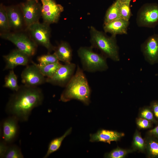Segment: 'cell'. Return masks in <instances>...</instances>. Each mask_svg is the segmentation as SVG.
<instances>
[{"label":"cell","mask_w":158,"mask_h":158,"mask_svg":"<svg viewBox=\"0 0 158 158\" xmlns=\"http://www.w3.org/2000/svg\"><path fill=\"white\" fill-rule=\"evenodd\" d=\"M91 93V89L83 70L77 65L76 72L65 87L60 99L64 102L76 99L88 105L90 102Z\"/></svg>","instance_id":"obj_2"},{"label":"cell","mask_w":158,"mask_h":158,"mask_svg":"<svg viewBox=\"0 0 158 158\" xmlns=\"http://www.w3.org/2000/svg\"><path fill=\"white\" fill-rule=\"evenodd\" d=\"M6 8L10 28H21L25 22L21 9L20 10L18 7L14 6L6 7Z\"/></svg>","instance_id":"obj_17"},{"label":"cell","mask_w":158,"mask_h":158,"mask_svg":"<svg viewBox=\"0 0 158 158\" xmlns=\"http://www.w3.org/2000/svg\"><path fill=\"white\" fill-rule=\"evenodd\" d=\"M129 21L119 18L104 24L103 29L105 32L109 33L112 35L127 34Z\"/></svg>","instance_id":"obj_16"},{"label":"cell","mask_w":158,"mask_h":158,"mask_svg":"<svg viewBox=\"0 0 158 158\" xmlns=\"http://www.w3.org/2000/svg\"><path fill=\"white\" fill-rule=\"evenodd\" d=\"M49 25L39 22L34 23L27 27L32 40L37 44L45 47L49 52L54 51L56 47L51 43L50 40L51 29Z\"/></svg>","instance_id":"obj_5"},{"label":"cell","mask_w":158,"mask_h":158,"mask_svg":"<svg viewBox=\"0 0 158 158\" xmlns=\"http://www.w3.org/2000/svg\"><path fill=\"white\" fill-rule=\"evenodd\" d=\"M150 107L154 116L158 121V101H154L151 103Z\"/></svg>","instance_id":"obj_32"},{"label":"cell","mask_w":158,"mask_h":158,"mask_svg":"<svg viewBox=\"0 0 158 158\" xmlns=\"http://www.w3.org/2000/svg\"><path fill=\"white\" fill-rule=\"evenodd\" d=\"M146 151L147 156L150 158H158V139L148 135L145 138Z\"/></svg>","instance_id":"obj_19"},{"label":"cell","mask_w":158,"mask_h":158,"mask_svg":"<svg viewBox=\"0 0 158 158\" xmlns=\"http://www.w3.org/2000/svg\"><path fill=\"white\" fill-rule=\"evenodd\" d=\"M54 53L59 60L65 63L71 62L72 56V50L69 44L66 42H61L54 50Z\"/></svg>","instance_id":"obj_18"},{"label":"cell","mask_w":158,"mask_h":158,"mask_svg":"<svg viewBox=\"0 0 158 158\" xmlns=\"http://www.w3.org/2000/svg\"><path fill=\"white\" fill-rule=\"evenodd\" d=\"M35 64L42 73L45 77L48 78L53 76L62 64L59 62L45 65H41L36 63Z\"/></svg>","instance_id":"obj_24"},{"label":"cell","mask_w":158,"mask_h":158,"mask_svg":"<svg viewBox=\"0 0 158 158\" xmlns=\"http://www.w3.org/2000/svg\"><path fill=\"white\" fill-rule=\"evenodd\" d=\"M76 67V65L71 62L61 64L53 76L46 78V83L65 87L74 75Z\"/></svg>","instance_id":"obj_8"},{"label":"cell","mask_w":158,"mask_h":158,"mask_svg":"<svg viewBox=\"0 0 158 158\" xmlns=\"http://www.w3.org/2000/svg\"><path fill=\"white\" fill-rule=\"evenodd\" d=\"M42 3V15L44 22L50 24L56 23L59 20L63 7L54 0H40Z\"/></svg>","instance_id":"obj_10"},{"label":"cell","mask_w":158,"mask_h":158,"mask_svg":"<svg viewBox=\"0 0 158 158\" xmlns=\"http://www.w3.org/2000/svg\"><path fill=\"white\" fill-rule=\"evenodd\" d=\"M136 123L137 126L140 129H147L152 126V122L151 121L142 118L138 117L137 118Z\"/></svg>","instance_id":"obj_31"},{"label":"cell","mask_w":158,"mask_h":158,"mask_svg":"<svg viewBox=\"0 0 158 158\" xmlns=\"http://www.w3.org/2000/svg\"><path fill=\"white\" fill-rule=\"evenodd\" d=\"M4 158H23L24 156L20 148L15 145H8Z\"/></svg>","instance_id":"obj_27"},{"label":"cell","mask_w":158,"mask_h":158,"mask_svg":"<svg viewBox=\"0 0 158 158\" xmlns=\"http://www.w3.org/2000/svg\"><path fill=\"white\" fill-rule=\"evenodd\" d=\"M132 146V149L135 151L144 152L146 151L145 139L142 138L140 132L137 130H135L134 134Z\"/></svg>","instance_id":"obj_22"},{"label":"cell","mask_w":158,"mask_h":158,"mask_svg":"<svg viewBox=\"0 0 158 158\" xmlns=\"http://www.w3.org/2000/svg\"><path fill=\"white\" fill-rule=\"evenodd\" d=\"M28 65L22 71L21 77L24 85L30 87H37L46 83V78L42 73L35 63Z\"/></svg>","instance_id":"obj_11"},{"label":"cell","mask_w":158,"mask_h":158,"mask_svg":"<svg viewBox=\"0 0 158 158\" xmlns=\"http://www.w3.org/2000/svg\"><path fill=\"white\" fill-rule=\"evenodd\" d=\"M121 3H130L131 0H119Z\"/></svg>","instance_id":"obj_35"},{"label":"cell","mask_w":158,"mask_h":158,"mask_svg":"<svg viewBox=\"0 0 158 158\" xmlns=\"http://www.w3.org/2000/svg\"><path fill=\"white\" fill-rule=\"evenodd\" d=\"M20 86L18 84L17 77L13 69L11 70L5 78L3 87L16 91L18 90Z\"/></svg>","instance_id":"obj_23"},{"label":"cell","mask_w":158,"mask_h":158,"mask_svg":"<svg viewBox=\"0 0 158 158\" xmlns=\"http://www.w3.org/2000/svg\"><path fill=\"white\" fill-rule=\"evenodd\" d=\"M3 57L6 64L4 70H12L18 66H27L30 60V57L18 49H14Z\"/></svg>","instance_id":"obj_14"},{"label":"cell","mask_w":158,"mask_h":158,"mask_svg":"<svg viewBox=\"0 0 158 158\" xmlns=\"http://www.w3.org/2000/svg\"><path fill=\"white\" fill-rule=\"evenodd\" d=\"M19 6L27 27L39 22L42 15V5L38 0H27Z\"/></svg>","instance_id":"obj_9"},{"label":"cell","mask_w":158,"mask_h":158,"mask_svg":"<svg viewBox=\"0 0 158 158\" xmlns=\"http://www.w3.org/2000/svg\"><path fill=\"white\" fill-rule=\"evenodd\" d=\"M83 70L90 72L102 71L108 68L106 58L102 54L95 52L92 47H81L77 51Z\"/></svg>","instance_id":"obj_4"},{"label":"cell","mask_w":158,"mask_h":158,"mask_svg":"<svg viewBox=\"0 0 158 158\" xmlns=\"http://www.w3.org/2000/svg\"><path fill=\"white\" fill-rule=\"evenodd\" d=\"M18 121L16 117L10 116L2 123V141L7 144L13 142L18 135L19 130Z\"/></svg>","instance_id":"obj_13"},{"label":"cell","mask_w":158,"mask_h":158,"mask_svg":"<svg viewBox=\"0 0 158 158\" xmlns=\"http://www.w3.org/2000/svg\"><path fill=\"white\" fill-rule=\"evenodd\" d=\"M0 28L4 32H7L10 29L6 7L2 4L0 6Z\"/></svg>","instance_id":"obj_26"},{"label":"cell","mask_w":158,"mask_h":158,"mask_svg":"<svg viewBox=\"0 0 158 158\" xmlns=\"http://www.w3.org/2000/svg\"><path fill=\"white\" fill-rule=\"evenodd\" d=\"M135 152L133 149H125L118 147L105 153L104 157L106 158H124L128 154Z\"/></svg>","instance_id":"obj_25"},{"label":"cell","mask_w":158,"mask_h":158,"mask_svg":"<svg viewBox=\"0 0 158 158\" xmlns=\"http://www.w3.org/2000/svg\"><path fill=\"white\" fill-rule=\"evenodd\" d=\"M130 4V3L120 2V6L121 18L128 21H129L132 15Z\"/></svg>","instance_id":"obj_30"},{"label":"cell","mask_w":158,"mask_h":158,"mask_svg":"<svg viewBox=\"0 0 158 158\" xmlns=\"http://www.w3.org/2000/svg\"><path fill=\"white\" fill-rule=\"evenodd\" d=\"M8 145L7 144L3 141L0 143V157L4 158L5 153L7 149Z\"/></svg>","instance_id":"obj_33"},{"label":"cell","mask_w":158,"mask_h":158,"mask_svg":"<svg viewBox=\"0 0 158 158\" xmlns=\"http://www.w3.org/2000/svg\"><path fill=\"white\" fill-rule=\"evenodd\" d=\"M37 60L39 64L41 65H47L59 62L54 53L52 54H48L38 56L37 58Z\"/></svg>","instance_id":"obj_28"},{"label":"cell","mask_w":158,"mask_h":158,"mask_svg":"<svg viewBox=\"0 0 158 158\" xmlns=\"http://www.w3.org/2000/svg\"><path fill=\"white\" fill-rule=\"evenodd\" d=\"M136 21L140 27L153 28L158 24V4H147L138 10Z\"/></svg>","instance_id":"obj_7"},{"label":"cell","mask_w":158,"mask_h":158,"mask_svg":"<svg viewBox=\"0 0 158 158\" xmlns=\"http://www.w3.org/2000/svg\"><path fill=\"white\" fill-rule=\"evenodd\" d=\"M90 33L91 47L99 49L107 58L115 61H119V47L116 36L108 37L93 26L90 27Z\"/></svg>","instance_id":"obj_3"},{"label":"cell","mask_w":158,"mask_h":158,"mask_svg":"<svg viewBox=\"0 0 158 158\" xmlns=\"http://www.w3.org/2000/svg\"><path fill=\"white\" fill-rule=\"evenodd\" d=\"M124 136L123 133L100 129L96 133L90 134V141L92 142H101L110 144L111 142H117Z\"/></svg>","instance_id":"obj_15"},{"label":"cell","mask_w":158,"mask_h":158,"mask_svg":"<svg viewBox=\"0 0 158 158\" xmlns=\"http://www.w3.org/2000/svg\"><path fill=\"white\" fill-rule=\"evenodd\" d=\"M138 117L147 119L154 123L157 122L150 107H145L141 108Z\"/></svg>","instance_id":"obj_29"},{"label":"cell","mask_w":158,"mask_h":158,"mask_svg":"<svg viewBox=\"0 0 158 158\" xmlns=\"http://www.w3.org/2000/svg\"><path fill=\"white\" fill-rule=\"evenodd\" d=\"M141 49L148 62L151 64L158 62V34L149 37L142 44Z\"/></svg>","instance_id":"obj_12"},{"label":"cell","mask_w":158,"mask_h":158,"mask_svg":"<svg viewBox=\"0 0 158 158\" xmlns=\"http://www.w3.org/2000/svg\"><path fill=\"white\" fill-rule=\"evenodd\" d=\"M148 135L158 139V126L149 130L148 132Z\"/></svg>","instance_id":"obj_34"},{"label":"cell","mask_w":158,"mask_h":158,"mask_svg":"<svg viewBox=\"0 0 158 158\" xmlns=\"http://www.w3.org/2000/svg\"><path fill=\"white\" fill-rule=\"evenodd\" d=\"M44 99L43 92L40 88L20 85L18 90L10 96L6 106V111L19 121H27L32 110L41 105Z\"/></svg>","instance_id":"obj_1"},{"label":"cell","mask_w":158,"mask_h":158,"mask_svg":"<svg viewBox=\"0 0 158 158\" xmlns=\"http://www.w3.org/2000/svg\"><path fill=\"white\" fill-rule=\"evenodd\" d=\"M72 130V128L71 127L61 136L51 140L49 145L47 151L44 158L48 157L51 153L57 150L60 147L63 140L71 133Z\"/></svg>","instance_id":"obj_21"},{"label":"cell","mask_w":158,"mask_h":158,"mask_svg":"<svg viewBox=\"0 0 158 158\" xmlns=\"http://www.w3.org/2000/svg\"><path fill=\"white\" fill-rule=\"evenodd\" d=\"M0 36L14 44L17 49L31 57L36 51L37 44L32 40L22 33L5 32L1 33Z\"/></svg>","instance_id":"obj_6"},{"label":"cell","mask_w":158,"mask_h":158,"mask_svg":"<svg viewBox=\"0 0 158 158\" xmlns=\"http://www.w3.org/2000/svg\"><path fill=\"white\" fill-rule=\"evenodd\" d=\"M120 2L119 0H116L107 10L104 17L105 24L112 21L121 18L120 14Z\"/></svg>","instance_id":"obj_20"}]
</instances>
